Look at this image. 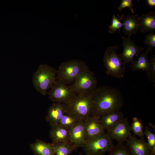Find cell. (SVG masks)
Segmentation results:
<instances>
[{
  "mask_svg": "<svg viewBox=\"0 0 155 155\" xmlns=\"http://www.w3.org/2000/svg\"><path fill=\"white\" fill-rule=\"evenodd\" d=\"M52 144L56 155H68L77 148L71 142H59Z\"/></svg>",
  "mask_w": 155,
  "mask_h": 155,
  "instance_id": "21",
  "label": "cell"
},
{
  "mask_svg": "<svg viewBox=\"0 0 155 155\" xmlns=\"http://www.w3.org/2000/svg\"><path fill=\"white\" fill-rule=\"evenodd\" d=\"M148 52L147 51L141 53L138 55L137 61L134 60L128 65L133 72L140 70L146 71L149 69L151 63L148 60Z\"/></svg>",
  "mask_w": 155,
  "mask_h": 155,
  "instance_id": "20",
  "label": "cell"
},
{
  "mask_svg": "<svg viewBox=\"0 0 155 155\" xmlns=\"http://www.w3.org/2000/svg\"><path fill=\"white\" fill-rule=\"evenodd\" d=\"M125 14L120 15L118 14L117 17L115 15L113 14L111 22V24L109 26V32L111 33H115L117 30H118L119 33L121 34V30L123 26V24L120 20H123Z\"/></svg>",
  "mask_w": 155,
  "mask_h": 155,
  "instance_id": "23",
  "label": "cell"
},
{
  "mask_svg": "<svg viewBox=\"0 0 155 155\" xmlns=\"http://www.w3.org/2000/svg\"><path fill=\"white\" fill-rule=\"evenodd\" d=\"M80 154V155H83L82 154Z\"/></svg>",
  "mask_w": 155,
  "mask_h": 155,
  "instance_id": "31",
  "label": "cell"
},
{
  "mask_svg": "<svg viewBox=\"0 0 155 155\" xmlns=\"http://www.w3.org/2000/svg\"><path fill=\"white\" fill-rule=\"evenodd\" d=\"M147 4L151 7H154L155 6V0H146Z\"/></svg>",
  "mask_w": 155,
  "mask_h": 155,
  "instance_id": "30",
  "label": "cell"
},
{
  "mask_svg": "<svg viewBox=\"0 0 155 155\" xmlns=\"http://www.w3.org/2000/svg\"><path fill=\"white\" fill-rule=\"evenodd\" d=\"M92 99L91 116L99 119L110 113L120 111L123 106V99L120 91L110 86L97 88Z\"/></svg>",
  "mask_w": 155,
  "mask_h": 155,
  "instance_id": "1",
  "label": "cell"
},
{
  "mask_svg": "<svg viewBox=\"0 0 155 155\" xmlns=\"http://www.w3.org/2000/svg\"><path fill=\"white\" fill-rule=\"evenodd\" d=\"M93 93L77 94L67 106V111L84 121L91 116Z\"/></svg>",
  "mask_w": 155,
  "mask_h": 155,
  "instance_id": "4",
  "label": "cell"
},
{
  "mask_svg": "<svg viewBox=\"0 0 155 155\" xmlns=\"http://www.w3.org/2000/svg\"><path fill=\"white\" fill-rule=\"evenodd\" d=\"M122 39L123 51L122 53L119 54L123 61V67L125 68L127 63L134 61V57L138 56L144 49L141 47L137 46L130 39V36L122 37Z\"/></svg>",
  "mask_w": 155,
  "mask_h": 155,
  "instance_id": "10",
  "label": "cell"
},
{
  "mask_svg": "<svg viewBox=\"0 0 155 155\" xmlns=\"http://www.w3.org/2000/svg\"><path fill=\"white\" fill-rule=\"evenodd\" d=\"M131 129L128 119L124 117L106 133L113 140L116 141L118 143L122 144L126 142L131 134Z\"/></svg>",
  "mask_w": 155,
  "mask_h": 155,
  "instance_id": "9",
  "label": "cell"
},
{
  "mask_svg": "<svg viewBox=\"0 0 155 155\" xmlns=\"http://www.w3.org/2000/svg\"><path fill=\"white\" fill-rule=\"evenodd\" d=\"M131 131L135 135L143 138L144 135L143 126L141 121L136 117L133 118L132 122L131 125Z\"/></svg>",
  "mask_w": 155,
  "mask_h": 155,
  "instance_id": "24",
  "label": "cell"
},
{
  "mask_svg": "<svg viewBox=\"0 0 155 155\" xmlns=\"http://www.w3.org/2000/svg\"><path fill=\"white\" fill-rule=\"evenodd\" d=\"M80 120L73 114L67 111L58 124L70 129Z\"/></svg>",
  "mask_w": 155,
  "mask_h": 155,
  "instance_id": "22",
  "label": "cell"
},
{
  "mask_svg": "<svg viewBox=\"0 0 155 155\" xmlns=\"http://www.w3.org/2000/svg\"><path fill=\"white\" fill-rule=\"evenodd\" d=\"M139 29L143 33L153 32L155 30V12L151 11L142 15L138 18Z\"/></svg>",
  "mask_w": 155,
  "mask_h": 155,
  "instance_id": "16",
  "label": "cell"
},
{
  "mask_svg": "<svg viewBox=\"0 0 155 155\" xmlns=\"http://www.w3.org/2000/svg\"><path fill=\"white\" fill-rule=\"evenodd\" d=\"M99 119L91 116L84 121L86 139L105 133V130L100 122Z\"/></svg>",
  "mask_w": 155,
  "mask_h": 155,
  "instance_id": "13",
  "label": "cell"
},
{
  "mask_svg": "<svg viewBox=\"0 0 155 155\" xmlns=\"http://www.w3.org/2000/svg\"><path fill=\"white\" fill-rule=\"evenodd\" d=\"M70 131L71 142L77 148L82 147L86 139L84 121L80 120Z\"/></svg>",
  "mask_w": 155,
  "mask_h": 155,
  "instance_id": "15",
  "label": "cell"
},
{
  "mask_svg": "<svg viewBox=\"0 0 155 155\" xmlns=\"http://www.w3.org/2000/svg\"><path fill=\"white\" fill-rule=\"evenodd\" d=\"M57 71L46 64L40 65L33 74L32 82L36 90L42 94L46 95L56 80Z\"/></svg>",
  "mask_w": 155,
  "mask_h": 155,
  "instance_id": "2",
  "label": "cell"
},
{
  "mask_svg": "<svg viewBox=\"0 0 155 155\" xmlns=\"http://www.w3.org/2000/svg\"><path fill=\"white\" fill-rule=\"evenodd\" d=\"M138 14H128L123 19V32L125 35L131 36L136 33L139 29V24L137 18Z\"/></svg>",
  "mask_w": 155,
  "mask_h": 155,
  "instance_id": "18",
  "label": "cell"
},
{
  "mask_svg": "<svg viewBox=\"0 0 155 155\" xmlns=\"http://www.w3.org/2000/svg\"><path fill=\"white\" fill-rule=\"evenodd\" d=\"M106 155H131L126 145L117 143Z\"/></svg>",
  "mask_w": 155,
  "mask_h": 155,
  "instance_id": "26",
  "label": "cell"
},
{
  "mask_svg": "<svg viewBox=\"0 0 155 155\" xmlns=\"http://www.w3.org/2000/svg\"><path fill=\"white\" fill-rule=\"evenodd\" d=\"M124 117V115L120 111L113 112L101 117L99 121L105 130L110 129Z\"/></svg>",
  "mask_w": 155,
  "mask_h": 155,
  "instance_id": "19",
  "label": "cell"
},
{
  "mask_svg": "<svg viewBox=\"0 0 155 155\" xmlns=\"http://www.w3.org/2000/svg\"></svg>",
  "mask_w": 155,
  "mask_h": 155,
  "instance_id": "32",
  "label": "cell"
},
{
  "mask_svg": "<svg viewBox=\"0 0 155 155\" xmlns=\"http://www.w3.org/2000/svg\"><path fill=\"white\" fill-rule=\"evenodd\" d=\"M34 155H56L52 144H48L39 139L30 144Z\"/></svg>",
  "mask_w": 155,
  "mask_h": 155,
  "instance_id": "17",
  "label": "cell"
},
{
  "mask_svg": "<svg viewBox=\"0 0 155 155\" xmlns=\"http://www.w3.org/2000/svg\"><path fill=\"white\" fill-rule=\"evenodd\" d=\"M49 136L52 143L71 142L70 129L58 124L51 127Z\"/></svg>",
  "mask_w": 155,
  "mask_h": 155,
  "instance_id": "14",
  "label": "cell"
},
{
  "mask_svg": "<svg viewBox=\"0 0 155 155\" xmlns=\"http://www.w3.org/2000/svg\"><path fill=\"white\" fill-rule=\"evenodd\" d=\"M144 135L147 138V144L150 150L151 154L155 155V134L150 131L148 126L145 127Z\"/></svg>",
  "mask_w": 155,
  "mask_h": 155,
  "instance_id": "25",
  "label": "cell"
},
{
  "mask_svg": "<svg viewBox=\"0 0 155 155\" xmlns=\"http://www.w3.org/2000/svg\"><path fill=\"white\" fill-rule=\"evenodd\" d=\"M151 63V66L148 71L147 72V77L151 82H155V55L149 60Z\"/></svg>",
  "mask_w": 155,
  "mask_h": 155,
  "instance_id": "28",
  "label": "cell"
},
{
  "mask_svg": "<svg viewBox=\"0 0 155 155\" xmlns=\"http://www.w3.org/2000/svg\"><path fill=\"white\" fill-rule=\"evenodd\" d=\"M114 145L107 133L86 138L82 147L85 155H103L110 152Z\"/></svg>",
  "mask_w": 155,
  "mask_h": 155,
  "instance_id": "3",
  "label": "cell"
},
{
  "mask_svg": "<svg viewBox=\"0 0 155 155\" xmlns=\"http://www.w3.org/2000/svg\"><path fill=\"white\" fill-rule=\"evenodd\" d=\"M133 0H122L120 5L118 6V9L120 11H122L126 7H128L131 13H134L133 4Z\"/></svg>",
  "mask_w": 155,
  "mask_h": 155,
  "instance_id": "29",
  "label": "cell"
},
{
  "mask_svg": "<svg viewBox=\"0 0 155 155\" xmlns=\"http://www.w3.org/2000/svg\"><path fill=\"white\" fill-rule=\"evenodd\" d=\"M97 81L88 67L68 86L77 94L93 93L97 88Z\"/></svg>",
  "mask_w": 155,
  "mask_h": 155,
  "instance_id": "7",
  "label": "cell"
},
{
  "mask_svg": "<svg viewBox=\"0 0 155 155\" xmlns=\"http://www.w3.org/2000/svg\"><path fill=\"white\" fill-rule=\"evenodd\" d=\"M119 45L110 46L106 49L103 62L107 75L118 78H123L125 73L123 60L119 54L117 53Z\"/></svg>",
  "mask_w": 155,
  "mask_h": 155,
  "instance_id": "6",
  "label": "cell"
},
{
  "mask_svg": "<svg viewBox=\"0 0 155 155\" xmlns=\"http://www.w3.org/2000/svg\"><path fill=\"white\" fill-rule=\"evenodd\" d=\"M50 89L48 93L49 98L54 102H60L67 104L77 95L68 86L57 80Z\"/></svg>",
  "mask_w": 155,
  "mask_h": 155,
  "instance_id": "8",
  "label": "cell"
},
{
  "mask_svg": "<svg viewBox=\"0 0 155 155\" xmlns=\"http://www.w3.org/2000/svg\"><path fill=\"white\" fill-rule=\"evenodd\" d=\"M126 142V145L131 155H151L147 142L144 138L137 139L131 133Z\"/></svg>",
  "mask_w": 155,
  "mask_h": 155,
  "instance_id": "11",
  "label": "cell"
},
{
  "mask_svg": "<svg viewBox=\"0 0 155 155\" xmlns=\"http://www.w3.org/2000/svg\"><path fill=\"white\" fill-rule=\"evenodd\" d=\"M88 66L82 61L73 59L62 63L57 71L56 80L65 84L72 83Z\"/></svg>",
  "mask_w": 155,
  "mask_h": 155,
  "instance_id": "5",
  "label": "cell"
},
{
  "mask_svg": "<svg viewBox=\"0 0 155 155\" xmlns=\"http://www.w3.org/2000/svg\"><path fill=\"white\" fill-rule=\"evenodd\" d=\"M67 111L66 104L60 102H54L48 109L45 119L52 127L59 123Z\"/></svg>",
  "mask_w": 155,
  "mask_h": 155,
  "instance_id": "12",
  "label": "cell"
},
{
  "mask_svg": "<svg viewBox=\"0 0 155 155\" xmlns=\"http://www.w3.org/2000/svg\"><path fill=\"white\" fill-rule=\"evenodd\" d=\"M144 43L148 46L146 51L152 53L155 47V34L153 32H150L148 34H145Z\"/></svg>",
  "mask_w": 155,
  "mask_h": 155,
  "instance_id": "27",
  "label": "cell"
}]
</instances>
